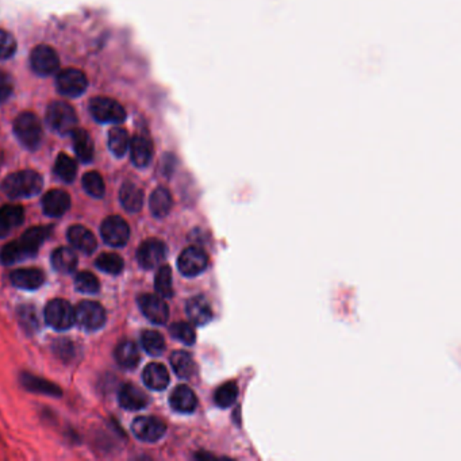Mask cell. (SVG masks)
Returning <instances> with one entry per match:
<instances>
[{"instance_id": "cell-1", "label": "cell", "mask_w": 461, "mask_h": 461, "mask_svg": "<svg viewBox=\"0 0 461 461\" xmlns=\"http://www.w3.org/2000/svg\"><path fill=\"white\" fill-rule=\"evenodd\" d=\"M49 228H32L25 231L20 240L7 244L0 252V261L6 266L20 263L37 253L41 244L49 235Z\"/></svg>"}, {"instance_id": "cell-2", "label": "cell", "mask_w": 461, "mask_h": 461, "mask_svg": "<svg viewBox=\"0 0 461 461\" xmlns=\"http://www.w3.org/2000/svg\"><path fill=\"white\" fill-rule=\"evenodd\" d=\"M42 177L34 171H20L8 174L3 183L1 190L11 199L32 198L42 190Z\"/></svg>"}, {"instance_id": "cell-3", "label": "cell", "mask_w": 461, "mask_h": 461, "mask_svg": "<svg viewBox=\"0 0 461 461\" xmlns=\"http://www.w3.org/2000/svg\"><path fill=\"white\" fill-rule=\"evenodd\" d=\"M46 123L58 135H71L77 128V116L74 107L65 102H53L46 110Z\"/></svg>"}, {"instance_id": "cell-4", "label": "cell", "mask_w": 461, "mask_h": 461, "mask_svg": "<svg viewBox=\"0 0 461 461\" xmlns=\"http://www.w3.org/2000/svg\"><path fill=\"white\" fill-rule=\"evenodd\" d=\"M14 133L20 144L30 151L39 148L43 135L42 125L37 116L33 113H22L18 116L14 121Z\"/></svg>"}, {"instance_id": "cell-5", "label": "cell", "mask_w": 461, "mask_h": 461, "mask_svg": "<svg viewBox=\"0 0 461 461\" xmlns=\"http://www.w3.org/2000/svg\"><path fill=\"white\" fill-rule=\"evenodd\" d=\"M46 324L56 330H67L76 324L75 308L64 299H53L45 308Z\"/></svg>"}, {"instance_id": "cell-6", "label": "cell", "mask_w": 461, "mask_h": 461, "mask_svg": "<svg viewBox=\"0 0 461 461\" xmlns=\"http://www.w3.org/2000/svg\"><path fill=\"white\" fill-rule=\"evenodd\" d=\"M90 111L100 123H122L126 119L122 104L110 97H94L90 102Z\"/></svg>"}, {"instance_id": "cell-7", "label": "cell", "mask_w": 461, "mask_h": 461, "mask_svg": "<svg viewBox=\"0 0 461 461\" xmlns=\"http://www.w3.org/2000/svg\"><path fill=\"white\" fill-rule=\"evenodd\" d=\"M56 85L58 92L64 97H81L88 87V80L81 71L76 68H68L58 74Z\"/></svg>"}, {"instance_id": "cell-8", "label": "cell", "mask_w": 461, "mask_h": 461, "mask_svg": "<svg viewBox=\"0 0 461 461\" xmlns=\"http://www.w3.org/2000/svg\"><path fill=\"white\" fill-rule=\"evenodd\" d=\"M100 234L106 244L111 247H125L130 237V229L125 219L121 216H109L100 226Z\"/></svg>"}, {"instance_id": "cell-9", "label": "cell", "mask_w": 461, "mask_h": 461, "mask_svg": "<svg viewBox=\"0 0 461 461\" xmlns=\"http://www.w3.org/2000/svg\"><path fill=\"white\" fill-rule=\"evenodd\" d=\"M76 324L83 330L94 331L104 325L106 311L97 302H81L75 308Z\"/></svg>"}, {"instance_id": "cell-10", "label": "cell", "mask_w": 461, "mask_h": 461, "mask_svg": "<svg viewBox=\"0 0 461 461\" xmlns=\"http://www.w3.org/2000/svg\"><path fill=\"white\" fill-rule=\"evenodd\" d=\"M30 64L33 71L39 76H50L56 74L60 67L56 50L49 45H39L30 56Z\"/></svg>"}, {"instance_id": "cell-11", "label": "cell", "mask_w": 461, "mask_h": 461, "mask_svg": "<svg viewBox=\"0 0 461 461\" xmlns=\"http://www.w3.org/2000/svg\"><path fill=\"white\" fill-rule=\"evenodd\" d=\"M209 266V257L205 250L190 247L183 250L177 260V268L181 275L193 277L200 275Z\"/></svg>"}, {"instance_id": "cell-12", "label": "cell", "mask_w": 461, "mask_h": 461, "mask_svg": "<svg viewBox=\"0 0 461 461\" xmlns=\"http://www.w3.org/2000/svg\"><path fill=\"white\" fill-rule=\"evenodd\" d=\"M167 257V247L157 238H149L144 241L137 250V260L139 266L145 269L158 267Z\"/></svg>"}, {"instance_id": "cell-13", "label": "cell", "mask_w": 461, "mask_h": 461, "mask_svg": "<svg viewBox=\"0 0 461 461\" xmlns=\"http://www.w3.org/2000/svg\"><path fill=\"white\" fill-rule=\"evenodd\" d=\"M142 314L156 325H164L170 318V308L161 296L145 294L138 298Z\"/></svg>"}, {"instance_id": "cell-14", "label": "cell", "mask_w": 461, "mask_h": 461, "mask_svg": "<svg viewBox=\"0 0 461 461\" xmlns=\"http://www.w3.org/2000/svg\"><path fill=\"white\" fill-rule=\"evenodd\" d=\"M133 433L141 441H158L167 432V426L156 417H138L132 425Z\"/></svg>"}, {"instance_id": "cell-15", "label": "cell", "mask_w": 461, "mask_h": 461, "mask_svg": "<svg viewBox=\"0 0 461 461\" xmlns=\"http://www.w3.org/2000/svg\"><path fill=\"white\" fill-rule=\"evenodd\" d=\"M71 207V196L62 190H50L42 198V209L49 216H61Z\"/></svg>"}, {"instance_id": "cell-16", "label": "cell", "mask_w": 461, "mask_h": 461, "mask_svg": "<svg viewBox=\"0 0 461 461\" xmlns=\"http://www.w3.org/2000/svg\"><path fill=\"white\" fill-rule=\"evenodd\" d=\"M130 157L135 167L145 168L151 164L153 157V145L145 135H135L130 141Z\"/></svg>"}, {"instance_id": "cell-17", "label": "cell", "mask_w": 461, "mask_h": 461, "mask_svg": "<svg viewBox=\"0 0 461 461\" xmlns=\"http://www.w3.org/2000/svg\"><path fill=\"white\" fill-rule=\"evenodd\" d=\"M173 410L183 414L193 413L198 406V398L193 390L187 385H177L170 397Z\"/></svg>"}, {"instance_id": "cell-18", "label": "cell", "mask_w": 461, "mask_h": 461, "mask_svg": "<svg viewBox=\"0 0 461 461\" xmlns=\"http://www.w3.org/2000/svg\"><path fill=\"white\" fill-rule=\"evenodd\" d=\"M10 280L20 289H37L43 284L45 275L41 269H15L10 275Z\"/></svg>"}, {"instance_id": "cell-19", "label": "cell", "mask_w": 461, "mask_h": 461, "mask_svg": "<svg viewBox=\"0 0 461 461\" xmlns=\"http://www.w3.org/2000/svg\"><path fill=\"white\" fill-rule=\"evenodd\" d=\"M186 311H187V315H188L190 321L195 325H199V326L209 324L212 319V315H214L210 303L203 296H193V298H191L187 302Z\"/></svg>"}, {"instance_id": "cell-20", "label": "cell", "mask_w": 461, "mask_h": 461, "mask_svg": "<svg viewBox=\"0 0 461 461\" xmlns=\"http://www.w3.org/2000/svg\"><path fill=\"white\" fill-rule=\"evenodd\" d=\"M149 404L148 395L135 385H125L119 391V404L126 410H141Z\"/></svg>"}, {"instance_id": "cell-21", "label": "cell", "mask_w": 461, "mask_h": 461, "mask_svg": "<svg viewBox=\"0 0 461 461\" xmlns=\"http://www.w3.org/2000/svg\"><path fill=\"white\" fill-rule=\"evenodd\" d=\"M68 240L72 244L75 249L80 250L83 253H92L95 252L97 247V238L92 234V231L88 230L84 226H72L68 230Z\"/></svg>"}, {"instance_id": "cell-22", "label": "cell", "mask_w": 461, "mask_h": 461, "mask_svg": "<svg viewBox=\"0 0 461 461\" xmlns=\"http://www.w3.org/2000/svg\"><path fill=\"white\" fill-rule=\"evenodd\" d=\"M144 383L154 391H163L170 385V372L160 363H152L144 369Z\"/></svg>"}, {"instance_id": "cell-23", "label": "cell", "mask_w": 461, "mask_h": 461, "mask_svg": "<svg viewBox=\"0 0 461 461\" xmlns=\"http://www.w3.org/2000/svg\"><path fill=\"white\" fill-rule=\"evenodd\" d=\"M72 142L77 158L81 163H90L94 158V142L90 135L83 129H75L72 133Z\"/></svg>"}, {"instance_id": "cell-24", "label": "cell", "mask_w": 461, "mask_h": 461, "mask_svg": "<svg viewBox=\"0 0 461 461\" xmlns=\"http://www.w3.org/2000/svg\"><path fill=\"white\" fill-rule=\"evenodd\" d=\"M119 199L128 212H138L144 205V193L133 183H125L121 188Z\"/></svg>"}, {"instance_id": "cell-25", "label": "cell", "mask_w": 461, "mask_h": 461, "mask_svg": "<svg viewBox=\"0 0 461 461\" xmlns=\"http://www.w3.org/2000/svg\"><path fill=\"white\" fill-rule=\"evenodd\" d=\"M171 365L174 373L181 379H190L196 373V364L193 356L184 350H176L171 356Z\"/></svg>"}, {"instance_id": "cell-26", "label": "cell", "mask_w": 461, "mask_h": 461, "mask_svg": "<svg viewBox=\"0 0 461 461\" xmlns=\"http://www.w3.org/2000/svg\"><path fill=\"white\" fill-rule=\"evenodd\" d=\"M172 195L164 187L156 188L151 195L149 207L152 214L157 218H164L165 215H168V212L172 209Z\"/></svg>"}, {"instance_id": "cell-27", "label": "cell", "mask_w": 461, "mask_h": 461, "mask_svg": "<svg viewBox=\"0 0 461 461\" xmlns=\"http://www.w3.org/2000/svg\"><path fill=\"white\" fill-rule=\"evenodd\" d=\"M116 363L126 369H132L138 365L141 357H139V350L135 343L123 341L116 346Z\"/></svg>"}, {"instance_id": "cell-28", "label": "cell", "mask_w": 461, "mask_h": 461, "mask_svg": "<svg viewBox=\"0 0 461 461\" xmlns=\"http://www.w3.org/2000/svg\"><path fill=\"white\" fill-rule=\"evenodd\" d=\"M52 266L60 273H71L77 267V256L74 250L58 248L52 254Z\"/></svg>"}, {"instance_id": "cell-29", "label": "cell", "mask_w": 461, "mask_h": 461, "mask_svg": "<svg viewBox=\"0 0 461 461\" xmlns=\"http://www.w3.org/2000/svg\"><path fill=\"white\" fill-rule=\"evenodd\" d=\"M22 380V385L25 388L33 391V392H41V394H48V395H53V397H60L61 395V390L58 388L57 385L45 380V379H41V378H37V376H33V375H22L20 378Z\"/></svg>"}, {"instance_id": "cell-30", "label": "cell", "mask_w": 461, "mask_h": 461, "mask_svg": "<svg viewBox=\"0 0 461 461\" xmlns=\"http://www.w3.org/2000/svg\"><path fill=\"white\" fill-rule=\"evenodd\" d=\"M154 287L161 298H164V299L172 298V269L170 266H163L157 270Z\"/></svg>"}, {"instance_id": "cell-31", "label": "cell", "mask_w": 461, "mask_h": 461, "mask_svg": "<svg viewBox=\"0 0 461 461\" xmlns=\"http://www.w3.org/2000/svg\"><path fill=\"white\" fill-rule=\"evenodd\" d=\"M130 145V138L125 129L113 128L109 133V148L116 157H122L128 152Z\"/></svg>"}, {"instance_id": "cell-32", "label": "cell", "mask_w": 461, "mask_h": 461, "mask_svg": "<svg viewBox=\"0 0 461 461\" xmlns=\"http://www.w3.org/2000/svg\"><path fill=\"white\" fill-rule=\"evenodd\" d=\"M238 397V385L235 382H226L215 390L214 401L221 408H228L235 404Z\"/></svg>"}, {"instance_id": "cell-33", "label": "cell", "mask_w": 461, "mask_h": 461, "mask_svg": "<svg viewBox=\"0 0 461 461\" xmlns=\"http://www.w3.org/2000/svg\"><path fill=\"white\" fill-rule=\"evenodd\" d=\"M77 167L74 158H71L68 154H58L56 164H55V173L57 174L62 181L71 183L76 177Z\"/></svg>"}, {"instance_id": "cell-34", "label": "cell", "mask_w": 461, "mask_h": 461, "mask_svg": "<svg viewBox=\"0 0 461 461\" xmlns=\"http://www.w3.org/2000/svg\"><path fill=\"white\" fill-rule=\"evenodd\" d=\"M142 348L151 356H160L165 350V340L156 330H145L141 336Z\"/></svg>"}, {"instance_id": "cell-35", "label": "cell", "mask_w": 461, "mask_h": 461, "mask_svg": "<svg viewBox=\"0 0 461 461\" xmlns=\"http://www.w3.org/2000/svg\"><path fill=\"white\" fill-rule=\"evenodd\" d=\"M95 266L104 273L119 275L123 270V259L116 253H102L95 261Z\"/></svg>"}, {"instance_id": "cell-36", "label": "cell", "mask_w": 461, "mask_h": 461, "mask_svg": "<svg viewBox=\"0 0 461 461\" xmlns=\"http://www.w3.org/2000/svg\"><path fill=\"white\" fill-rule=\"evenodd\" d=\"M75 287L77 291H80L83 294L94 295L99 292L100 284H99L97 276L92 275L91 272H80L75 277Z\"/></svg>"}, {"instance_id": "cell-37", "label": "cell", "mask_w": 461, "mask_h": 461, "mask_svg": "<svg viewBox=\"0 0 461 461\" xmlns=\"http://www.w3.org/2000/svg\"><path fill=\"white\" fill-rule=\"evenodd\" d=\"M83 187L85 193L94 198H102L104 195V181L97 172H88L83 176Z\"/></svg>"}, {"instance_id": "cell-38", "label": "cell", "mask_w": 461, "mask_h": 461, "mask_svg": "<svg viewBox=\"0 0 461 461\" xmlns=\"http://www.w3.org/2000/svg\"><path fill=\"white\" fill-rule=\"evenodd\" d=\"M170 331L173 338L181 341L186 345H193L196 341V333L188 322H176L171 326Z\"/></svg>"}, {"instance_id": "cell-39", "label": "cell", "mask_w": 461, "mask_h": 461, "mask_svg": "<svg viewBox=\"0 0 461 461\" xmlns=\"http://www.w3.org/2000/svg\"><path fill=\"white\" fill-rule=\"evenodd\" d=\"M0 212L3 215V218L6 219V222L13 228L20 226V223L25 219V212L20 206H15V205H7L4 207L0 209Z\"/></svg>"}, {"instance_id": "cell-40", "label": "cell", "mask_w": 461, "mask_h": 461, "mask_svg": "<svg viewBox=\"0 0 461 461\" xmlns=\"http://www.w3.org/2000/svg\"><path fill=\"white\" fill-rule=\"evenodd\" d=\"M17 52V41L6 30L0 29V60L13 57Z\"/></svg>"}, {"instance_id": "cell-41", "label": "cell", "mask_w": 461, "mask_h": 461, "mask_svg": "<svg viewBox=\"0 0 461 461\" xmlns=\"http://www.w3.org/2000/svg\"><path fill=\"white\" fill-rule=\"evenodd\" d=\"M18 314H20V325L26 330L34 331L39 329V317H37L36 308H32V306H23L20 308Z\"/></svg>"}, {"instance_id": "cell-42", "label": "cell", "mask_w": 461, "mask_h": 461, "mask_svg": "<svg viewBox=\"0 0 461 461\" xmlns=\"http://www.w3.org/2000/svg\"><path fill=\"white\" fill-rule=\"evenodd\" d=\"M13 90H14V83L11 76L0 71V103L10 97L13 94Z\"/></svg>"}, {"instance_id": "cell-43", "label": "cell", "mask_w": 461, "mask_h": 461, "mask_svg": "<svg viewBox=\"0 0 461 461\" xmlns=\"http://www.w3.org/2000/svg\"><path fill=\"white\" fill-rule=\"evenodd\" d=\"M55 352L57 353L60 357H62V360H65V362H68L75 355L74 353V345L68 340L57 341V344H55Z\"/></svg>"}, {"instance_id": "cell-44", "label": "cell", "mask_w": 461, "mask_h": 461, "mask_svg": "<svg viewBox=\"0 0 461 461\" xmlns=\"http://www.w3.org/2000/svg\"><path fill=\"white\" fill-rule=\"evenodd\" d=\"M10 230H11V226L6 222V219L3 218V215L0 212V238L6 237Z\"/></svg>"}]
</instances>
